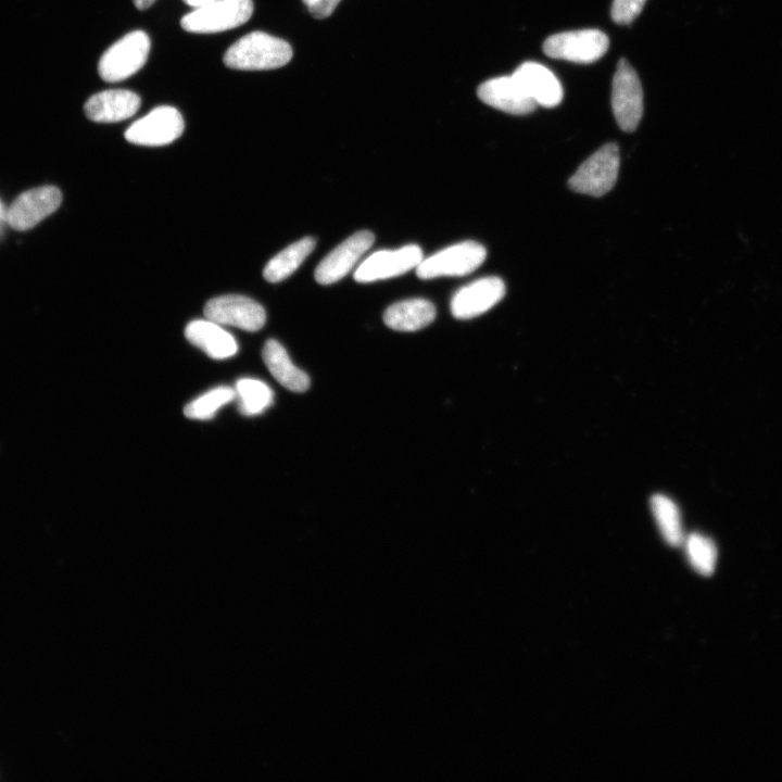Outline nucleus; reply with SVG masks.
<instances>
[{"instance_id":"nucleus-1","label":"nucleus","mask_w":782,"mask_h":782,"mask_svg":"<svg viewBox=\"0 0 782 782\" xmlns=\"http://www.w3.org/2000/svg\"><path fill=\"white\" fill-rule=\"evenodd\" d=\"M292 58L291 46L263 31H252L234 42L225 52L226 66L240 71H264L286 65Z\"/></svg>"},{"instance_id":"nucleus-2","label":"nucleus","mask_w":782,"mask_h":782,"mask_svg":"<svg viewBox=\"0 0 782 782\" xmlns=\"http://www.w3.org/2000/svg\"><path fill=\"white\" fill-rule=\"evenodd\" d=\"M150 38L143 30H134L115 41L98 63L100 77L108 83L122 81L136 74L147 62Z\"/></svg>"},{"instance_id":"nucleus-3","label":"nucleus","mask_w":782,"mask_h":782,"mask_svg":"<svg viewBox=\"0 0 782 782\" xmlns=\"http://www.w3.org/2000/svg\"><path fill=\"white\" fill-rule=\"evenodd\" d=\"M619 163L618 146L606 143L579 166L568 185L576 192L601 197L615 186Z\"/></svg>"},{"instance_id":"nucleus-4","label":"nucleus","mask_w":782,"mask_h":782,"mask_svg":"<svg viewBox=\"0 0 782 782\" xmlns=\"http://www.w3.org/2000/svg\"><path fill=\"white\" fill-rule=\"evenodd\" d=\"M252 13V0H215L186 14L180 24L189 33L214 34L244 24Z\"/></svg>"},{"instance_id":"nucleus-5","label":"nucleus","mask_w":782,"mask_h":782,"mask_svg":"<svg viewBox=\"0 0 782 782\" xmlns=\"http://www.w3.org/2000/svg\"><path fill=\"white\" fill-rule=\"evenodd\" d=\"M485 256L483 245L476 241H463L422 258L416 267V274L421 279L465 276L477 269Z\"/></svg>"},{"instance_id":"nucleus-6","label":"nucleus","mask_w":782,"mask_h":782,"mask_svg":"<svg viewBox=\"0 0 782 782\" xmlns=\"http://www.w3.org/2000/svg\"><path fill=\"white\" fill-rule=\"evenodd\" d=\"M611 109L619 127L633 131L643 115V90L634 68L627 60L618 62L611 85Z\"/></svg>"},{"instance_id":"nucleus-7","label":"nucleus","mask_w":782,"mask_h":782,"mask_svg":"<svg viewBox=\"0 0 782 782\" xmlns=\"http://www.w3.org/2000/svg\"><path fill=\"white\" fill-rule=\"evenodd\" d=\"M609 47L607 36L598 29H580L550 36L543 43L544 53L553 59L592 63Z\"/></svg>"},{"instance_id":"nucleus-8","label":"nucleus","mask_w":782,"mask_h":782,"mask_svg":"<svg viewBox=\"0 0 782 782\" xmlns=\"http://www.w3.org/2000/svg\"><path fill=\"white\" fill-rule=\"evenodd\" d=\"M184 128L179 111L174 106L161 105L134 122L125 131V138L134 144L160 147L180 137Z\"/></svg>"},{"instance_id":"nucleus-9","label":"nucleus","mask_w":782,"mask_h":782,"mask_svg":"<svg viewBox=\"0 0 782 782\" xmlns=\"http://www.w3.org/2000/svg\"><path fill=\"white\" fill-rule=\"evenodd\" d=\"M204 316L222 326L247 331H256L266 321L264 307L253 299L239 294L211 299L204 306Z\"/></svg>"},{"instance_id":"nucleus-10","label":"nucleus","mask_w":782,"mask_h":782,"mask_svg":"<svg viewBox=\"0 0 782 782\" xmlns=\"http://www.w3.org/2000/svg\"><path fill=\"white\" fill-rule=\"evenodd\" d=\"M424 258L416 244L395 250H379L367 256L355 269L357 282H373L396 277L416 268Z\"/></svg>"},{"instance_id":"nucleus-11","label":"nucleus","mask_w":782,"mask_h":782,"mask_svg":"<svg viewBox=\"0 0 782 782\" xmlns=\"http://www.w3.org/2000/svg\"><path fill=\"white\" fill-rule=\"evenodd\" d=\"M375 241L371 231L361 230L336 247L315 269V279L320 285H330L342 279L367 252Z\"/></svg>"},{"instance_id":"nucleus-12","label":"nucleus","mask_w":782,"mask_h":782,"mask_svg":"<svg viewBox=\"0 0 782 782\" xmlns=\"http://www.w3.org/2000/svg\"><path fill=\"white\" fill-rule=\"evenodd\" d=\"M62 202L61 191L53 186L34 188L20 194L11 204L7 217L16 230H27L52 214Z\"/></svg>"},{"instance_id":"nucleus-13","label":"nucleus","mask_w":782,"mask_h":782,"mask_svg":"<svg viewBox=\"0 0 782 782\" xmlns=\"http://www.w3.org/2000/svg\"><path fill=\"white\" fill-rule=\"evenodd\" d=\"M505 294V285L499 277H483L458 289L451 300V313L457 319L479 316L495 304Z\"/></svg>"},{"instance_id":"nucleus-14","label":"nucleus","mask_w":782,"mask_h":782,"mask_svg":"<svg viewBox=\"0 0 782 782\" xmlns=\"http://www.w3.org/2000/svg\"><path fill=\"white\" fill-rule=\"evenodd\" d=\"M477 93L485 104L509 114L522 115L531 113L537 108V103L513 75L495 77L482 83Z\"/></svg>"},{"instance_id":"nucleus-15","label":"nucleus","mask_w":782,"mask_h":782,"mask_svg":"<svg viewBox=\"0 0 782 782\" xmlns=\"http://www.w3.org/2000/svg\"><path fill=\"white\" fill-rule=\"evenodd\" d=\"M140 97L127 89H109L91 96L84 105L86 116L98 123H115L136 114Z\"/></svg>"},{"instance_id":"nucleus-16","label":"nucleus","mask_w":782,"mask_h":782,"mask_svg":"<svg viewBox=\"0 0 782 782\" xmlns=\"http://www.w3.org/2000/svg\"><path fill=\"white\" fill-rule=\"evenodd\" d=\"M513 76L537 105L553 108L563 99V88L556 76L544 65L535 62L520 64Z\"/></svg>"},{"instance_id":"nucleus-17","label":"nucleus","mask_w":782,"mask_h":782,"mask_svg":"<svg viewBox=\"0 0 782 782\" xmlns=\"http://www.w3.org/2000/svg\"><path fill=\"white\" fill-rule=\"evenodd\" d=\"M185 336L191 344L215 360H225L238 352L235 337L209 318L190 321L185 328Z\"/></svg>"},{"instance_id":"nucleus-18","label":"nucleus","mask_w":782,"mask_h":782,"mask_svg":"<svg viewBox=\"0 0 782 782\" xmlns=\"http://www.w3.org/2000/svg\"><path fill=\"white\" fill-rule=\"evenodd\" d=\"M263 361L273 377L292 392H304L310 387V378L290 360L285 348L276 340L269 339L263 346Z\"/></svg>"},{"instance_id":"nucleus-19","label":"nucleus","mask_w":782,"mask_h":782,"mask_svg":"<svg viewBox=\"0 0 782 782\" xmlns=\"http://www.w3.org/2000/svg\"><path fill=\"white\" fill-rule=\"evenodd\" d=\"M436 317L434 305L426 299H408L390 305L383 314L384 324L396 331H416Z\"/></svg>"},{"instance_id":"nucleus-20","label":"nucleus","mask_w":782,"mask_h":782,"mask_svg":"<svg viewBox=\"0 0 782 782\" xmlns=\"http://www.w3.org/2000/svg\"><path fill=\"white\" fill-rule=\"evenodd\" d=\"M315 248V240L305 237L293 242L268 261L263 270L269 282H279L293 274Z\"/></svg>"},{"instance_id":"nucleus-21","label":"nucleus","mask_w":782,"mask_h":782,"mask_svg":"<svg viewBox=\"0 0 782 782\" xmlns=\"http://www.w3.org/2000/svg\"><path fill=\"white\" fill-rule=\"evenodd\" d=\"M651 508L664 540L671 546L680 545L684 534L677 504L664 494H655L651 499Z\"/></svg>"},{"instance_id":"nucleus-22","label":"nucleus","mask_w":782,"mask_h":782,"mask_svg":"<svg viewBox=\"0 0 782 782\" xmlns=\"http://www.w3.org/2000/svg\"><path fill=\"white\" fill-rule=\"evenodd\" d=\"M234 390L239 412L244 416L263 413L274 401L272 389L257 379L241 378L236 382Z\"/></svg>"},{"instance_id":"nucleus-23","label":"nucleus","mask_w":782,"mask_h":782,"mask_svg":"<svg viewBox=\"0 0 782 782\" xmlns=\"http://www.w3.org/2000/svg\"><path fill=\"white\" fill-rule=\"evenodd\" d=\"M683 542L691 566L703 576L711 575L715 570L718 555L715 543L709 538L699 533H691Z\"/></svg>"},{"instance_id":"nucleus-24","label":"nucleus","mask_w":782,"mask_h":782,"mask_svg":"<svg viewBox=\"0 0 782 782\" xmlns=\"http://www.w3.org/2000/svg\"><path fill=\"white\" fill-rule=\"evenodd\" d=\"M235 400V390L220 386L214 388L185 406L184 413L191 419H210L224 405Z\"/></svg>"},{"instance_id":"nucleus-25","label":"nucleus","mask_w":782,"mask_h":782,"mask_svg":"<svg viewBox=\"0 0 782 782\" xmlns=\"http://www.w3.org/2000/svg\"><path fill=\"white\" fill-rule=\"evenodd\" d=\"M646 0H614L611 18L615 23L630 24L642 11Z\"/></svg>"},{"instance_id":"nucleus-26","label":"nucleus","mask_w":782,"mask_h":782,"mask_svg":"<svg viewBox=\"0 0 782 782\" xmlns=\"http://www.w3.org/2000/svg\"><path fill=\"white\" fill-rule=\"evenodd\" d=\"M341 0H315L307 9L315 18L328 17Z\"/></svg>"},{"instance_id":"nucleus-27","label":"nucleus","mask_w":782,"mask_h":782,"mask_svg":"<svg viewBox=\"0 0 782 782\" xmlns=\"http://www.w3.org/2000/svg\"><path fill=\"white\" fill-rule=\"evenodd\" d=\"M182 1L190 7L198 9V8L204 7L215 0H182Z\"/></svg>"},{"instance_id":"nucleus-28","label":"nucleus","mask_w":782,"mask_h":782,"mask_svg":"<svg viewBox=\"0 0 782 782\" xmlns=\"http://www.w3.org/2000/svg\"><path fill=\"white\" fill-rule=\"evenodd\" d=\"M133 1H134V4L136 5V8L139 10H146L155 2V0H133Z\"/></svg>"},{"instance_id":"nucleus-29","label":"nucleus","mask_w":782,"mask_h":782,"mask_svg":"<svg viewBox=\"0 0 782 782\" xmlns=\"http://www.w3.org/2000/svg\"><path fill=\"white\" fill-rule=\"evenodd\" d=\"M306 7H308L315 0H302Z\"/></svg>"}]
</instances>
